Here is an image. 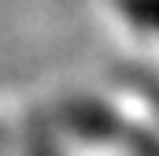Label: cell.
Segmentation results:
<instances>
[{"label": "cell", "mask_w": 159, "mask_h": 156, "mask_svg": "<svg viewBox=\"0 0 159 156\" xmlns=\"http://www.w3.org/2000/svg\"><path fill=\"white\" fill-rule=\"evenodd\" d=\"M122 11L129 15V22L159 30V0H122Z\"/></svg>", "instance_id": "cell-1"}]
</instances>
